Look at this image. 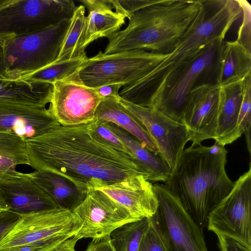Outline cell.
Wrapping results in <instances>:
<instances>
[{"label":"cell","mask_w":251,"mask_h":251,"mask_svg":"<svg viewBox=\"0 0 251 251\" xmlns=\"http://www.w3.org/2000/svg\"><path fill=\"white\" fill-rule=\"evenodd\" d=\"M25 143L30 166L63 176L85 193L94 179L113 183L148 178L135 159L95 137L88 123L59 125Z\"/></svg>","instance_id":"obj_1"},{"label":"cell","mask_w":251,"mask_h":251,"mask_svg":"<svg viewBox=\"0 0 251 251\" xmlns=\"http://www.w3.org/2000/svg\"><path fill=\"white\" fill-rule=\"evenodd\" d=\"M204 0L198 15L174 49L141 78L123 86V99L157 108L172 84L211 44L222 43L232 25L242 14L237 0H214V9Z\"/></svg>","instance_id":"obj_2"},{"label":"cell","mask_w":251,"mask_h":251,"mask_svg":"<svg viewBox=\"0 0 251 251\" xmlns=\"http://www.w3.org/2000/svg\"><path fill=\"white\" fill-rule=\"evenodd\" d=\"M227 153L216 141L209 147L191 146L183 150L164 184L202 231L210 211L233 187L225 169Z\"/></svg>","instance_id":"obj_3"},{"label":"cell","mask_w":251,"mask_h":251,"mask_svg":"<svg viewBox=\"0 0 251 251\" xmlns=\"http://www.w3.org/2000/svg\"><path fill=\"white\" fill-rule=\"evenodd\" d=\"M204 0H156L132 13L127 27L108 37L104 54L144 50L166 54L189 28Z\"/></svg>","instance_id":"obj_4"},{"label":"cell","mask_w":251,"mask_h":251,"mask_svg":"<svg viewBox=\"0 0 251 251\" xmlns=\"http://www.w3.org/2000/svg\"><path fill=\"white\" fill-rule=\"evenodd\" d=\"M70 20L27 34L15 36L7 45L5 64L6 79L24 80L56 59Z\"/></svg>","instance_id":"obj_5"},{"label":"cell","mask_w":251,"mask_h":251,"mask_svg":"<svg viewBox=\"0 0 251 251\" xmlns=\"http://www.w3.org/2000/svg\"><path fill=\"white\" fill-rule=\"evenodd\" d=\"M167 54L138 50L105 54L100 51L87 58L75 78L93 89L111 84L126 85L147 75Z\"/></svg>","instance_id":"obj_6"},{"label":"cell","mask_w":251,"mask_h":251,"mask_svg":"<svg viewBox=\"0 0 251 251\" xmlns=\"http://www.w3.org/2000/svg\"><path fill=\"white\" fill-rule=\"evenodd\" d=\"M153 185L158 207L151 218L166 251H208L203 231L179 201L164 184L155 183Z\"/></svg>","instance_id":"obj_7"},{"label":"cell","mask_w":251,"mask_h":251,"mask_svg":"<svg viewBox=\"0 0 251 251\" xmlns=\"http://www.w3.org/2000/svg\"><path fill=\"white\" fill-rule=\"evenodd\" d=\"M76 7L72 0H5L0 5V35H24L70 20Z\"/></svg>","instance_id":"obj_8"},{"label":"cell","mask_w":251,"mask_h":251,"mask_svg":"<svg viewBox=\"0 0 251 251\" xmlns=\"http://www.w3.org/2000/svg\"><path fill=\"white\" fill-rule=\"evenodd\" d=\"M20 215L0 241V251L40 241L62 243L73 237L79 228L77 217L68 210L56 208Z\"/></svg>","instance_id":"obj_9"},{"label":"cell","mask_w":251,"mask_h":251,"mask_svg":"<svg viewBox=\"0 0 251 251\" xmlns=\"http://www.w3.org/2000/svg\"><path fill=\"white\" fill-rule=\"evenodd\" d=\"M209 230L251 247V166L234 182L229 194L209 213Z\"/></svg>","instance_id":"obj_10"},{"label":"cell","mask_w":251,"mask_h":251,"mask_svg":"<svg viewBox=\"0 0 251 251\" xmlns=\"http://www.w3.org/2000/svg\"><path fill=\"white\" fill-rule=\"evenodd\" d=\"M79 221V228L73 237L92 240L110 236L117 228L137 221L128 212L103 192L87 188L84 200L72 211Z\"/></svg>","instance_id":"obj_11"},{"label":"cell","mask_w":251,"mask_h":251,"mask_svg":"<svg viewBox=\"0 0 251 251\" xmlns=\"http://www.w3.org/2000/svg\"><path fill=\"white\" fill-rule=\"evenodd\" d=\"M118 100L143 126L155 143L159 155L173 170L190 141L185 126L157 108L137 105L120 97Z\"/></svg>","instance_id":"obj_12"},{"label":"cell","mask_w":251,"mask_h":251,"mask_svg":"<svg viewBox=\"0 0 251 251\" xmlns=\"http://www.w3.org/2000/svg\"><path fill=\"white\" fill-rule=\"evenodd\" d=\"M49 109L58 123L63 126L89 123L95 118L101 98L95 90L70 79L53 83Z\"/></svg>","instance_id":"obj_13"},{"label":"cell","mask_w":251,"mask_h":251,"mask_svg":"<svg viewBox=\"0 0 251 251\" xmlns=\"http://www.w3.org/2000/svg\"><path fill=\"white\" fill-rule=\"evenodd\" d=\"M221 86L202 83L192 89L189 95L180 122L186 127L191 146L201 145L213 139L217 125Z\"/></svg>","instance_id":"obj_14"},{"label":"cell","mask_w":251,"mask_h":251,"mask_svg":"<svg viewBox=\"0 0 251 251\" xmlns=\"http://www.w3.org/2000/svg\"><path fill=\"white\" fill-rule=\"evenodd\" d=\"M88 187L105 193L125 208L136 220L151 217L158 207L153 185L145 176L132 181L113 183L94 179L88 183Z\"/></svg>","instance_id":"obj_15"},{"label":"cell","mask_w":251,"mask_h":251,"mask_svg":"<svg viewBox=\"0 0 251 251\" xmlns=\"http://www.w3.org/2000/svg\"><path fill=\"white\" fill-rule=\"evenodd\" d=\"M60 125L49 108L0 100V131L25 140L41 135Z\"/></svg>","instance_id":"obj_16"},{"label":"cell","mask_w":251,"mask_h":251,"mask_svg":"<svg viewBox=\"0 0 251 251\" xmlns=\"http://www.w3.org/2000/svg\"><path fill=\"white\" fill-rule=\"evenodd\" d=\"M0 199L6 209L20 214L59 208L28 174L0 179Z\"/></svg>","instance_id":"obj_17"},{"label":"cell","mask_w":251,"mask_h":251,"mask_svg":"<svg viewBox=\"0 0 251 251\" xmlns=\"http://www.w3.org/2000/svg\"><path fill=\"white\" fill-rule=\"evenodd\" d=\"M222 43L211 44L172 84L157 108L171 118L180 122L187 100L196 81L210 69L215 61L218 47Z\"/></svg>","instance_id":"obj_18"},{"label":"cell","mask_w":251,"mask_h":251,"mask_svg":"<svg viewBox=\"0 0 251 251\" xmlns=\"http://www.w3.org/2000/svg\"><path fill=\"white\" fill-rule=\"evenodd\" d=\"M87 7L85 25L81 50L85 52L86 47L102 37H109L120 29L125 23L126 16L113 10L108 0H80Z\"/></svg>","instance_id":"obj_19"},{"label":"cell","mask_w":251,"mask_h":251,"mask_svg":"<svg viewBox=\"0 0 251 251\" xmlns=\"http://www.w3.org/2000/svg\"><path fill=\"white\" fill-rule=\"evenodd\" d=\"M240 82L221 86L220 106L214 139L224 147L241 136L238 129L242 99Z\"/></svg>","instance_id":"obj_20"},{"label":"cell","mask_w":251,"mask_h":251,"mask_svg":"<svg viewBox=\"0 0 251 251\" xmlns=\"http://www.w3.org/2000/svg\"><path fill=\"white\" fill-rule=\"evenodd\" d=\"M216 83L220 86L237 83L251 76V52L237 40L221 45Z\"/></svg>","instance_id":"obj_21"},{"label":"cell","mask_w":251,"mask_h":251,"mask_svg":"<svg viewBox=\"0 0 251 251\" xmlns=\"http://www.w3.org/2000/svg\"><path fill=\"white\" fill-rule=\"evenodd\" d=\"M119 98L101 100L96 111L95 119L114 124L133 136L151 151L159 154L155 143L145 127L119 102Z\"/></svg>","instance_id":"obj_22"},{"label":"cell","mask_w":251,"mask_h":251,"mask_svg":"<svg viewBox=\"0 0 251 251\" xmlns=\"http://www.w3.org/2000/svg\"><path fill=\"white\" fill-rule=\"evenodd\" d=\"M30 178L43 189L60 209L73 211L84 200L86 193L67 178L46 171L28 173Z\"/></svg>","instance_id":"obj_23"},{"label":"cell","mask_w":251,"mask_h":251,"mask_svg":"<svg viewBox=\"0 0 251 251\" xmlns=\"http://www.w3.org/2000/svg\"><path fill=\"white\" fill-rule=\"evenodd\" d=\"M106 123L143 168L148 175L149 181L152 183L165 182L167 181L171 169L159 154L151 151L133 136L114 124Z\"/></svg>","instance_id":"obj_24"},{"label":"cell","mask_w":251,"mask_h":251,"mask_svg":"<svg viewBox=\"0 0 251 251\" xmlns=\"http://www.w3.org/2000/svg\"><path fill=\"white\" fill-rule=\"evenodd\" d=\"M53 88V84L42 81L0 80V100L46 107Z\"/></svg>","instance_id":"obj_25"},{"label":"cell","mask_w":251,"mask_h":251,"mask_svg":"<svg viewBox=\"0 0 251 251\" xmlns=\"http://www.w3.org/2000/svg\"><path fill=\"white\" fill-rule=\"evenodd\" d=\"M19 165H30L25 140L14 134L0 131V179L19 175Z\"/></svg>","instance_id":"obj_26"},{"label":"cell","mask_w":251,"mask_h":251,"mask_svg":"<svg viewBox=\"0 0 251 251\" xmlns=\"http://www.w3.org/2000/svg\"><path fill=\"white\" fill-rule=\"evenodd\" d=\"M85 7L77 6L65 34L58 55L54 62H60L86 54L81 50L85 25Z\"/></svg>","instance_id":"obj_27"},{"label":"cell","mask_w":251,"mask_h":251,"mask_svg":"<svg viewBox=\"0 0 251 251\" xmlns=\"http://www.w3.org/2000/svg\"><path fill=\"white\" fill-rule=\"evenodd\" d=\"M149 222V218H143L125 224L113 231L110 237L116 251H138Z\"/></svg>","instance_id":"obj_28"},{"label":"cell","mask_w":251,"mask_h":251,"mask_svg":"<svg viewBox=\"0 0 251 251\" xmlns=\"http://www.w3.org/2000/svg\"><path fill=\"white\" fill-rule=\"evenodd\" d=\"M87 58L86 55H85L64 61L53 62L31 74L25 80L53 84L57 81L70 79L78 72Z\"/></svg>","instance_id":"obj_29"},{"label":"cell","mask_w":251,"mask_h":251,"mask_svg":"<svg viewBox=\"0 0 251 251\" xmlns=\"http://www.w3.org/2000/svg\"><path fill=\"white\" fill-rule=\"evenodd\" d=\"M88 126L90 133L98 140L119 151L129 154L135 159L124 143L108 127L106 122L94 119L88 123Z\"/></svg>","instance_id":"obj_30"},{"label":"cell","mask_w":251,"mask_h":251,"mask_svg":"<svg viewBox=\"0 0 251 251\" xmlns=\"http://www.w3.org/2000/svg\"><path fill=\"white\" fill-rule=\"evenodd\" d=\"M242 99L238 120V129L241 136L251 126V76L240 82Z\"/></svg>","instance_id":"obj_31"},{"label":"cell","mask_w":251,"mask_h":251,"mask_svg":"<svg viewBox=\"0 0 251 251\" xmlns=\"http://www.w3.org/2000/svg\"><path fill=\"white\" fill-rule=\"evenodd\" d=\"M138 251H166L162 239L151 218Z\"/></svg>","instance_id":"obj_32"},{"label":"cell","mask_w":251,"mask_h":251,"mask_svg":"<svg viewBox=\"0 0 251 251\" xmlns=\"http://www.w3.org/2000/svg\"><path fill=\"white\" fill-rule=\"evenodd\" d=\"M242 10L243 21L237 32V40L250 51L251 47V6L245 0H237Z\"/></svg>","instance_id":"obj_33"},{"label":"cell","mask_w":251,"mask_h":251,"mask_svg":"<svg viewBox=\"0 0 251 251\" xmlns=\"http://www.w3.org/2000/svg\"><path fill=\"white\" fill-rule=\"evenodd\" d=\"M61 243L55 240H44L9 248L0 251H50Z\"/></svg>","instance_id":"obj_34"},{"label":"cell","mask_w":251,"mask_h":251,"mask_svg":"<svg viewBox=\"0 0 251 251\" xmlns=\"http://www.w3.org/2000/svg\"><path fill=\"white\" fill-rule=\"evenodd\" d=\"M20 214L10 210L0 211V241L20 218Z\"/></svg>","instance_id":"obj_35"},{"label":"cell","mask_w":251,"mask_h":251,"mask_svg":"<svg viewBox=\"0 0 251 251\" xmlns=\"http://www.w3.org/2000/svg\"><path fill=\"white\" fill-rule=\"evenodd\" d=\"M219 251H251V247L226 236L218 235Z\"/></svg>","instance_id":"obj_36"},{"label":"cell","mask_w":251,"mask_h":251,"mask_svg":"<svg viewBox=\"0 0 251 251\" xmlns=\"http://www.w3.org/2000/svg\"><path fill=\"white\" fill-rule=\"evenodd\" d=\"M125 86L123 84H111L103 85L94 88L96 92L101 100L107 98H116L120 97L119 90Z\"/></svg>","instance_id":"obj_37"},{"label":"cell","mask_w":251,"mask_h":251,"mask_svg":"<svg viewBox=\"0 0 251 251\" xmlns=\"http://www.w3.org/2000/svg\"><path fill=\"white\" fill-rule=\"evenodd\" d=\"M14 37L15 35L13 34L0 35V80H6L5 64V50L9 42Z\"/></svg>","instance_id":"obj_38"},{"label":"cell","mask_w":251,"mask_h":251,"mask_svg":"<svg viewBox=\"0 0 251 251\" xmlns=\"http://www.w3.org/2000/svg\"><path fill=\"white\" fill-rule=\"evenodd\" d=\"M84 251H116L111 241L110 236L92 240Z\"/></svg>","instance_id":"obj_39"},{"label":"cell","mask_w":251,"mask_h":251,"mask_svg":"<svg viewBox=\"0 0 251 251\" xmlns=\"http://www.w3.org/2000/svg\"><path fill=\"white\" fill-rule=\"evenodd\" d=\"M78 240L72 237L62 242L50 251H76L75 247Z\"/></svg>","instance_id":"obj_40"},{"label":"cell","mask_w":251,"mask_h":251,"mask_svg":"<svg viewBox=\"0 0 251 251\" xmlns=\"http://www.w3.org/2000/svg\"><path fill=\"white\" fill-rule=\"evenodd\" d=\"M246 136L247 147L250 153H251V126L249 127L244 133Z\"/></svg>","instance_id":"obj_41"},{"label":"cell","mask_w":251,"mask_h":251,"mask_svg":"<svg viewBox=\"0 0 251 251\" xmlns=\"http://www.w3.org/2000/svg\"><path fill=\"white\" fill-rule=\"evenodd\" d=\"M7 210L6 209L4 205L3 204L0 199V211H1L2 210Z\"/></svg>","instance_id":"obj_42"},{"label":"cell","mask_w":251,"mask_h":251,"mask_svg":"<svg viewBox=\"0 0 251 251\" xmlns=\"http://www.w3.org/2000/svg\"><path fill=\"white\" fill-rule=\"evenodd\" d=\"M5 0H0V5L2 4L5 1Z\"/></svg>","instance_id":"obj_43"}]
</instances>
